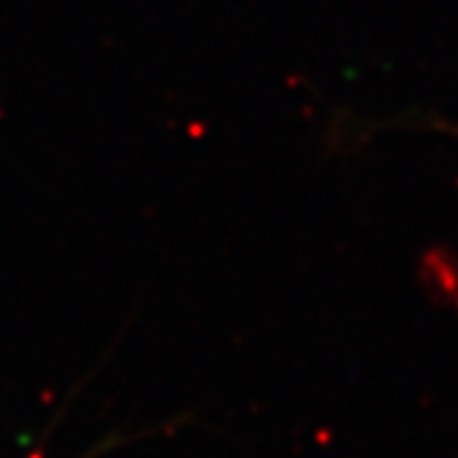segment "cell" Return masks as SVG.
I'll use <instances>...</instances> for the list:
<instances>
[{
  "label": "cell",
  "instance_id": "cell-1",
  "mask_svg": "<svg viewBox=\"0 0 458 458\" xmlns=\"http://www.w3.org/2000/svg\"><path fill=\"white\" fill-rule=\"evenodd\" d=\"M442 127H445V130H450V133H455V136H458V127H453V124H442Z\"/></svg>",
  "mask_w": 458,
  "mask_h": 458
}]
</instances>
